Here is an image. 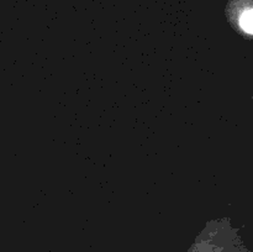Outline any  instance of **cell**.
Returning a JSON list of instances; mask_svg holds the SVG:
<instances>
[{"label": "cell", "mask_w": 253, "mask_h": 252, "mask_svg": "<svg viewBox=\"0 0 253 252\" xmlns=\"http://www.w3.org/2000/svg\"><path fill=\"white\" fill-rule=\"evenodd\" d=\"M240 26L245 32L253 35V9L242 12L240 17Z\"/></svg>", "instance_id": "6da1fadb"}]
</instances>
